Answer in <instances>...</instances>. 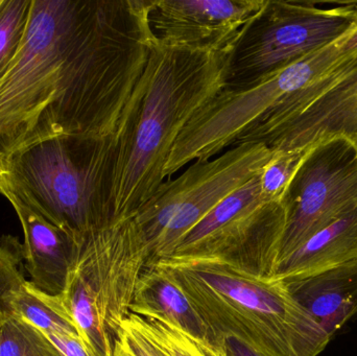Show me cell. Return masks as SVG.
<instances>
[{
  "instance_id": "cell-20",
  "label": "cell",
  "mask_w": 357,
  "mask_h": 356,
  "mask_svg": "<svg viewBox=\"0 0 357 356\" xmlns=\"http://www.w3.org/2000/svg\"><path fill=\"white\" fill-rule=\"evenodd\" d=\"M308 148L273 152L272 158L258 175L260 192L266 202L282 200Z\"/></svg>"
},
{
  "instance_id": "cell-5",
  "label": "cell",
  "mask_w": 357,
  "mask_h": 356,
  "mask_svg": "<svg viewBox=\"0 0 357 356\" xmlns=\"http://www.w3.org/2000/svg\"><path fill=\"white\" fill-rule=\"evenodd\" d=\"M357 24L356 2L266 0L225 56L224 87L255 83L331 45Z\"/></svg>"
},
{
  "instance_id": "cell-10",
  "label": "cell",
  "mask_w": 357,
  "mask_h": 356,
  "mask_svg": "<svg viewBox=\"0 0 357 356\" xmlns=\"http://www.w3.org/2000/svg\"><path fill=\"white\" fill-rule=\"evenodd\" d=\"M266 0H151L149 22L161 45L226 56Z\"/></svg>"
},
{
  "instance_id": "cell-15",
  "label": "cell",
  "mask_w": 357,
  "mask_h": 356,
  "mask_svg": "<svg viewBox=\"0 0 357 356\" xmlns=\"http://www.w3.org/2000/svg\"><path fill=\"white\" fill-rule=\"evenodd\" d=\"M352 263H357V209L281 259L275 277L298 279Z\"/></svg>"
},
{
  "instance_id": "cell-3",
  "label": "cell",
  "mask_w": 357,
  "mask_h": 356,
  "mask_svg": "<svg viewBox=\"0 0 357 356\" xmlns=\"http://www.w3.org/2000/svg\"><path fill=\"white\" fill-rule=\"evenodd\" d=\"M156 263L222 344L231 336L261 356H318L331 342L280 278L257 277L212 261Z\"/></svg>"
},
{
  "instance_id": "cell-23",
  "label": "cell",
  "mask_w": 357,
  "mask_h": 356,
  "mask_svg": "<svg viewBox=\"0 0 357 356\" xmlns=\"http://www.w3.org/2000/svg\"><path fill=\"white\" fill-rule=\"evenodd\" d=\"M117 340L133 356H172L135 314L130 313L123 320Z\"/></svg>"
},
{
  "instance_id": "cell-22",
  "label": "cell",
  "mask_w": 357,
  "mask_h": 356,
  "mask_svg": "<svg viewBox=\"0 0 357 356\" xmlns=\"http://www.w3.org/2000/svg\"><path fill=\"white\" fill-rule=\"evenodd\" d=\"M24 248L16 238H0V309L6 311V301L26 280L23 276Z\"/></svg>"
},
{
  "instance_id": "cell-14",
  "label": "cell",
  "mask_w": 357,
  "mask_h": 356,
  "mask_svg": "<svg viewBox=\"0 0 357 356\" xmlns=\"http://www.w3.org/2000/svg\"><path fill=\"white\" fill-rule=\"evenodd\" d=\"M129 311L140 317L161 318L189 336L225 353L224 344L195 311L173 277L158 263L146 268L139 276Z\"/></svg>"
},
{
  "instance_id": "cell-8",
  "label": "cell",
  "mask_w": 357,
  "mask_h": 356,
  "mask_svg": "<svg viewBox=\"0 0 357 356\" xmlns=\"http://www.w3.org/2000/svg\"><path fill=\"white\" fill-rule=\"evenodd\" d=\"M258 175L189 230L169 258L212 261L257 277H274L287 209L281 201L262 198Z\"/></svg>"
},
{
  "instance_id": "cell-24",
  "label": "cell",
  "mask_w": 357,
  "mask_h": 356,
  "mask_svg": "<svg viewBox=\"0 0 357 356\" xmlns=\"http://www.w3.org/2000/svg\"><path fill=\"white\" fill-rule=\"evenodd\" d=\"M46 336L64 356H94L81 339L63 334H48Z\"/></svg>"
},
{
  "instance_id": "cell-25",
  "label": "cell",
  "mask_w": 357,
  "mask_h": 356,
  "mask_svg": "<svg viewBox=\"0 0 357 356\" xmlns=\"http://www.w3.org/2000/svg\"><path fill=\"white\" fill-rule=\"evenodd\" d=\"M224 346L226 356H261L251 347L231 336L224 338Z\"/></svg>"
},
{
  "instance_id": "cell-21",
  "label": "cell",
  "mask_w": 357,
  "mask_h": 356,
  "mask_svg": "<svg viewBox=\"0 0 357 356\" xmlns=\"http://www.w3.org/2000/svg\"><path fill=\"white\" fill-rule=\"evenodd\" d=\"M146 327L172 356H226V353L181 330L156 316L142 317Z\"/></svg>"
},
{
  "instance_id": "cell-13",
  "label": "cell",
  "mask_w": 357,
  "mask_h": 356,
  "mask_svg": "<svg viewBox=\"0 0 357 356\" xmlns=\"http://www.w3.org/2000/svg\"><path fill=\"white\" fill-rule=\"evenodd\" d=\"M283 281L331 341L357 315V263Z\"/></svg>"
},
{
  "instance_id": "cell-19",
  "label": "cell",
  "mask_w": 357,
  "mask_h": 356,
  "mask_svg": "<svg viewBox=\"0 0 357 356\" xmlns=\"http://www.w3.org/2000/svg\"><path fill=\"white\" fill-rule=\"evenodd\" d=\"M31 8V0H3L0 6V82L20 52Z\"/></svg>"
},
{
  "instance_id": "cell-2",
  "label": "cell",
  "mask_w": 357,
  "mask_h": 356,
  "mask_svg": "<svg viewBox=\"0 0 357 356\" xmlns=\"http://www.w3.org/2000/svg\"><path fill=\"white\" fill-rule=\"evenodd\" d=\"M225 56L155 42L114 135L112 219L135 217L165 181L189 121L224 87Z\"/></svg>"
},
{
  "instance_id": "cell-17",
  "label": "cell",
  "mask_w": 357,
  "mask_h": 356,
  "mask_svg": "<svg viewBox=\"0 0 357 356\" xmlns=\"http://www.w3.org/2000/svg\"><path fill=\"white\" fill-rule=\"evenodd\" d=\"M6 311L29 322L45 336L63 334L82 340L62 296H50L27 280L8 297Z\"/></svg>"
},
{
  "instance_id": "cell-7",
  "label": "cell",
  "mask_w": 357,
  "mask_h": 356,
  "mask_svg": "<svg viewBox=\"0 0 357 356\" xmlns=\"http://www.w3.org/2000/svg\"><path fill=\"white\" fill-rule=\"evenodd\" d=\"M273 154L264 144H237L216 159L195 161L177 179L163 182L134 217L150 251L148 267L169 258L183 236L255 178Z\"/></svg>"
},
{
  "instance_id": "cell-9",
  "label": "cell",
  "mask_w": 357,
  "mask_h": 356,
  "mask_svg": "<svg viewBox=\"0 0 357 356\" xmlns=\"http://www.w3.org/2000/svg\"><path fill=\"white\" fill-rule=\"evenodd\" d=\"M281 202L287 219L278 263L357 209V146L335 137L310 146Z\"/></svg>"
},
{
  "instance_id": "cell-18",
  "label": "cell",
  "mask_w": 357,
  "mask_h": 356,
  "mask_svg": "<svg viewBox=\"0 0 357 356\" xmlns=\"http://www.w3.org/2000/svg\"><path fill=\"white\" fill-rule=\"evenodd\" d=\"M0 356H64L54 343L25 320L0 309Z\"/></svg>"
},
{
  "instance_id": "cell-4",
  "label": "cell",
  "mask_w": 357,
  "mask_h": 356,
  "mask_svg": "<svg viewBox=\"0 0 357 356\" xmlns=\"http://www.w3.org/2000/svg\"><path fill=\"white\" fill-rule=\"evenodd\" d=\"M114 135L46 138L0 157V194L70 234L86 236L112 219Z\"/></svg>"
},
{
  "instance_id": "cell-6",
  "label": "cell",
  "mask_w": 357,
  "mask_h": 356,
  "mask_svg": "<svg viewBox=\"0 0 357 356\" xmlns=\"http://www.w3.org/2000/svg\"><path fill=\"white\" fill-rule=\"evenodd\" d=\"M346 38L255 83L222 87L178 136L165 167L171 177L193 160H209L232 148L241 136L283 98L303 89L347 56Z\"/></svg>"
},
{
  "instance_id": "cell-27",
  "label": "cell",
  "mask_w": 357,
  "mask_h": 356,
  "mask_svg": "<svg viewBox=\"0 0 357 356\" xmlns=\"http://www.w3.org/2000/svg\"><path fill=\"white\" fill-rule=\"evenodd\" d=\"M2 2H3V0H0V6H1Z\"/></svg>"
},
{
  "instance_id": "cell-11",
  "label": "cell",
  "mask_w": 357,
  "mask_h": 356,
  "mask_svg": "<svg viewBox=\"0 0 357 356\" xmlns=\"http://www.w3.org/2000/svg\"><path fill=\"white\" fill-rule=\"evenodd\" d=\"M335 137L346 138L357 146V60L298 116L245 144H264L272 152H282L307 150Z\"/></svg>"
},
{
  "instance_id": "cell-12",
  "label": "cell",
  "mask_w": 357,
  "mask_h": 356,
  "mask_svg": "<svg viewBox=\"0 0 357 356\" xmlns=\"http://www.w3.org/2000/svg\"><path fill=\"white\" fill-rule=\"evenodd\" d=\"M6 199L22 226L24 267L31 276L29 281L50 296H62L77 263L79 245L70 234L48 223L22 203Z\"/></svg>"
},
{
  "instance_id": "cell-16",
  "label": "cell",
  "mask_w": 357,
  "mask_h": 356,
  "mask_svg": "<svg viewBox=\"0 0 357 356\" xmlns=\"http://www.w3.org/2000/svg\"><path fill=\"white\" fill-rule=\"evenodd\" d=\"M62 298L92 355L114 356L116 341L102 322L98 294L77 268L70 272Z\"/></svg>"
},
{
  "instance_id": "cell-1",
  "label": "cell",
  "mask_w": 357,
  "mask_h": 356,
  "mask_svg": "<svg viewBox=\"0 0 357 356\" xmlns=\"http://www.w3.org/2000/svg\"><path fill=\"white\" fill-rule=\"evenodd\" d=\"M151 0H31L0 82V157L54 136L115 133L156 42Z\"/></svg>"
},
{
  "instance_id": "cell-26",
  "label": "cell",
  "mask_w": 357,
  "mask_h": 356,
  "mask_svg": "<svg viewBox=\"0 0 357 356\" xmlns=\"http://www.w3.org/2000/svg\"><path fill=\"white\" fill-rule=\"evenodd\" d=\"M114 356H133L121 343L119 342V340L115 343V353Z\"/></svg>"
}]
</instances>
